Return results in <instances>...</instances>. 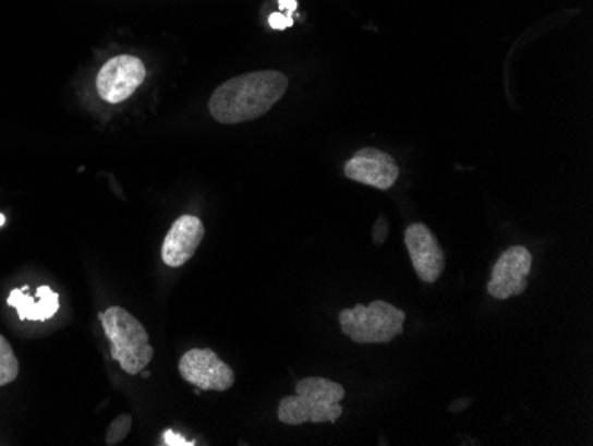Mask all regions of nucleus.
Segmentation results:
<instances>
[{"instance_id": "0eeeda50", "label": "nucleus", "mask_w": 593, "mask_h": 446, "mask_svg": "<svg viewBox=\"0 0 593 446\" xmlns=\"http://www.w3.org/2000/svg\"><path fill=\"white\" fill-rule=\"evenodd\" d=\"M531 262L533 258L524 245H512L505 251L494 265L493 276L487 285L488 293L498 301L521 296L528 287Z\"/></svg>"}, {"instance_id": "6e6552de", "label": "nucleus", "mask_w": 593, "mask_h": 446, "mask_svg": "<svg viewBox=\"0 0 593 446\" xmlns=\"http://www.w3.org/2000/svg\"><path fill=\"white\" fill-rule=\"evenodd\" d=\"M344 177L378 191H388L400 177L391 155L377 148H363L344 164Z\"/></svg>"}, {"instance_id": "f8f14e48", "label": "nucleus", "mask_w": 593, "mask_h": 446, "mask_svg": "<svg viewBox=\"0 0 593 446\" xmlns=\"http://www.w3.org/2000/svg\"><path fill=\"white\" fill-rule=\"evenodd\" d=\"M20 365L10 341L0 335V386L13 383L19 377Z\"/></svg>"}, {"instance_id": "39448f33", "label": "nucleus", "mask_w": 593, "mask_h": 446, "mask_svg": "<svg viewBox=\"0 0 593 446\" xmlns=\"http://www.w3.org/2000/svg\"><path fill=\"white\" fill-rule=\"evenodd\" d=\"M146 79V67L140 58L123 53L109 59L96 77V92L107 104H121L137 92Z\"/></svg>"}, {"instance_id": "9d476101", "label": "nucleus", "mask_w": 593, "mask_h": 446, "mask_svg": "<svg viewBox=\"0 0 593 446\" xmlns=\"http://www.w3.org/2000/svg\"><path fill=\"white\" fill-rule=\"evenodd\" d=\"M205 237V226L202 219L196 216L178 217L172 222L171 230L164 239L162 260L164 264L172 269L183 267L192 256L196 255L199 244Z\"/></svg>"}, {"instance_id": "dca6fc26", "label": "nucleus", "mask_w": 593, "mask_h": 446, "mask_svg": "<svg viewBox=\"0 0 593 446\" xmlns=\"http://www.w3.org/2000/svg\"><path fill=\"white\" fill-rule=\"evenodd\" d=\"M281 10H288V13L296 10V0H281Z\"/></svg>"}, {"instance_id": "f257e3e1", "label": "nucleus", "mask_w": 593, "mask_h": 446, "mask_svg": "<svg viewBox=\"0 0 593 446\" xmlns=\"http://www.w3.org/2000/svg\"><path fill=\"white\" fill-rule=\"evenodd\" d=\"M288 89L285 73L276 70L244 73L217 87L208 101L214 120L222 125H237L267 114Z\"/></svg>"}, {"instance_id": "1a4fd4ad", "label": "nucleus", "mask_w": 593, "mask_h": 446, "mask_svg": "<svg viewBox=\"0 0 593 446\" xmlns=\"http://www.w3.org/2000/svg\"><path fill=\"white\" fill-rule=\"evenodd\" d=\"M406 245L412 267L425 284H436L445 270V253L436 236L426 225H411L406 231Z\"/></svg>"}, {"instance_id": "20e7f679", "label": "nucleus", "mask_w": 593, "mask_h": 446, "mask_svg": "<svg viewBox=\"0 0 593 446\" xmlns=\"http://www.w3.org/2000/svg\"><path fill=\"white\" fill-rule=\"evenodd\" d=\"M406 312L388 301L355 304L340 313L341 333L354 343H389L403 333Z\"/></svg>"}, {"instance_id": "9b49d317", "label": "nucleus", "mask_w": 593, "mask_h": 446, "mask_svg": "<svg viewBox=\"0 0 593 446\" xmlns=\"http://www.w3.org/2000/svg\"><path fill=\"white\" fill-rule=\"evenodd\" d=\"M29 288L13 290L8 298V304L19 312L20 321L44 322L52 318L59 312V296L48 287L38 288V298H31Z\"/></svg>"}, {"instance_id": "4468645a", "label": "nucleus", "mask_w": 593, "mask_h": 446, "mask_svg": "<svg viewBox=\"0 0 593 446\" xmlns=\"http://www.w3.org/2000/svg\"><path fill=\"white\" fill-rule=\"evenodd\" d=\"M268 24L273 29H288V27H292L293 19L290 15H282V13H274V15L268 16Z\"/></svg>"}, {"instance_id": "2eb2a0df", "label": "nucleus", "mask_w": 593, "mask_h": 446, "mask_svg": "<svg viewBox=\"0 0 593 446\" xmlns=\"http://www.w3.org/2000/svg\"><path fill=\"white\" fill-rule=\"evenodd\" d=\"M164 445H194V443L185 442L183 437L177 436L172 431H168L164 434Z\"/></svg>"}, {"instance_id": "423d86ee", "label": "nucleus", "mask_w": 593, "mask_h": 446, "mask_svg": "<svg viewBox=\"0 0 593 446\" xmlns=\"http://www.w3.org/2000/svg\"><path fill=\"white\" fill-rule=\"evenodd\" d=\"M180 375L205 391H228L234 384V372L211 349H191L180 360Z\"/></svg>"}, {"instance_id": "7ed1b4c3", "label": "nucleus", "mask_w": 593, "mask_h": 446, "mask_svg": "<svg viewBox=\"0 0 593 446\" xmlns=\"http://www.w3.org/2000/svg\"><path fill=\"white\" fill-rule=\"evenodd\" d=\"M101 327L110 341V354L126 374H141L154 360L149 335L125 308L112 306L100 315Z\"/></svg>"}, {"instance_id": "f03ea898", "label": "nucleus", "mask_w": 593, "mask_h": 446, "mask_svg": "<svg viewBox=\"0 0 593 446\" xmlns=\"http://www.w3.org/2000/svg\"><path fill=\"white\" fill-rule=\"evenodd\" d=\"M296 395L279 402V422L287 425L302 423H335L343 414L341 400L344 388L324 377H306L296 383Z\"/></svg>"}, {"instance_id": "f3484780", "label": "nucleus", "mask_w": 593, "mask_h": 446, "mask_svg": "<svg viewBox=\"0 0 593 446\" xmlns=\"http://www.w3.org/2000/svg\"><path fill=\"white\" fill-rule=\"evenodd\" d=\"M141 374H143L144 379H148L149 372H146V369H144L143 372H141Z\"/></svg>"}, {"instance_id": "ddd939ff", "label": "nucleus", "mask_w": 593, "mask_h": 446, "mask_svg": "<svg viewBox=\"0 0 593 446\" xmlns=\"http://www.w3.org/2000/svg\"><path fill=\"white\" fill-rule=\"evenodd\" d=\"M130 429H132V414L123 413L116 417L109 425V431H107V445L114 446L118 443L125 442Z\"/></svg>"}, {"instance_id": "a211bd4d", "label": "nucleus", "mask_w": 593, "mask_h": 446, "mask_svg": "<svg viewBox=\"0 0 593 446\" xmlns=\"http://www.w3.org/2000/svg\"><path fill=\"white\" fill-rule=\"evenodd\" d=\"M5 222V217L2 216V214H0V226L4 225Z\"/></svg>"}]
</instances>
